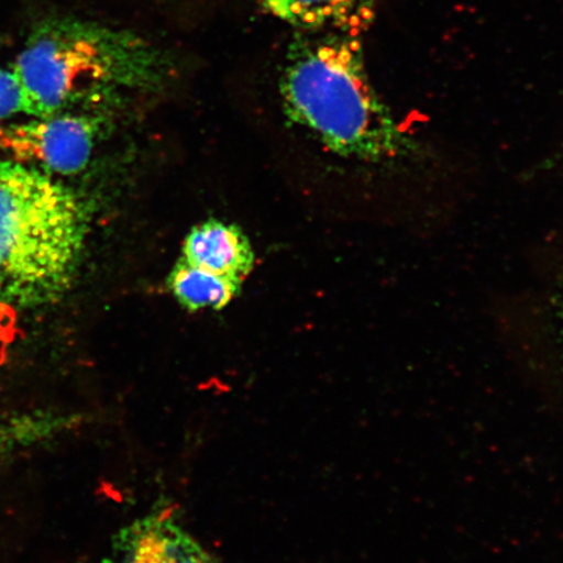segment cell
Segmentation results:
<instances>
[{
  "label": "cell",
  "instance_id": "cell-1",
  "mask_svg": "<svg viewBox=\"0 0 563 563\" xmlns=\"http://www.w3.org/2000/svg\"><path fill=\"white\" fill-rule=\"evenodd\" d=\"M286 115L342 157L405 158L415 144L373 88L361 37L298 34L280 76Z\"/></svg>",
  "mask_w": 563,
  "mask_h": 563
},
{
  "label": "cell",
  "instance_id": "cell-2",
  "mask_svg": "<svg viewBox=\"0 0 563 563\" xmlns=\"http://www.w3.org/2000/svg\"><path fill=\"white\" fill-rule=\"evenodd\" d=\"M87 234V209L73 189L0 159V307L34 309L65 297Z\"/></svg>",
  "mask_w": 563,
  "mask_h": 563
},
{
  "label": "cell",
  "instance_id": "cell-3",
  "mask_svg": "<svg viewBox=\"0 0 563 563\" xmlns=\"http://www.w3.org/2000/svg\"><path fill=\"white\" fill-rule=\"evenodd\" d=\"M168 66L166 55L135 33L60 19L34 31L12 69L25 91L26 114L42 118L103 87L157 86Z\"/></svg>",
  "mask_w": 563,
  "mask_h": 563
},
{
  "label": "cell",
  "instance_id": "cell-4",
  "mask_svg": "<svg viewBox=\"0 0 563 563\" xmlns=\"http://www.w3.org/2000/svg\"><path fill=\"white\" fill-rule=\"evenodd\" d=\"M97 130L96 119L62 112L0 125V152L44 173L76 175L89 164Z\"/></svg>",
  "mask_w": 563,
  "mask_h": 563
},
{
  "label": "cell",
  "instance_id": "cell-5",
  "mask_svg": "<svg viewBox=\"0 0 563 563\" xmlns=\"http://www.w3.org/2000/svg\"><path fill=\"white\" fill-rule=\"evenodd\" d=\"M101 563H217L170 510H158L119 531Z\"/></svg>",
  "mask_w": 563,
  "mask_h": 563
},
{
  "label": "cell",
  "instance_id": "cell-6",
  "mask_svg": "<svg viewBox=\"0 0 563 563\" xmlns=\"http://www.w3.org/2000/svg\"><path fill=\"white\" fill-rule=\"evenodd\" d=\"M264 12L295 30L361 37L376 19L378 0H260Z\"/></svg>",
  "mask_w": 563,
  "mask_h": 563
},
{
  "label": "cell",
  "instance_id": "cell-7",
  "mask_svg": "<svg viewBox=\"0 0 563 563\" xmlns=\"http://www.w3.org/2000/svg\"><path fill=\"white\" fill-rule=\"evenodd\" d=\"M185 262L220 276L244 282L255 265V253L234 224L207 221L189 232L183 244Z\"/></svg>",
  "mask_w": 563,
  "mask_h": 563
},
{
  "label": "cell",
  "instance_id": "cell-8",
  "mask_svg": "<svg viewBox=\"0 0 563 563\" xmlns=\"http://www.w3.org/2000/svg\"><path fill=\"white\" fill-rule=\"evenodd\" d=\"M167 282L176 300L189 311L222 309L234 300L243 285L241 280L201 269L183 258L176 263Z\"/></svg>",
  "mask_w": 563,
  "mask_h": 563
},
{
  "label": "cell",
  "instance_id": "cell-9",
  "mask_svg": "<svg viewBox=\"0 0 563 563\" xmlns=\"http://www.w3.org/2000/svg\"><path fill=\"white\" fill-rule=\"evenodd\" d=\"M70 427L73 419L54 412L0 411V460L45 445Z\"/></svg>",
  "mask_w": 563,
  "mask_h": 563
},
{
  "label": "cell",
  "instance_id": "cell-10",
  "mask_svg": "<svg viewBox=\"0 0 563 563\" xmlns=\"http://www.w3.org/2000/svg\"><path fill=\"white\" fill-rule=\"evenodd\" d=\"M27 103L23 86L15 70L0 68V119L26 114Z\"/></svg>",
  "mask_w": 563,
  "mask_h": 563
}]
</instances>
